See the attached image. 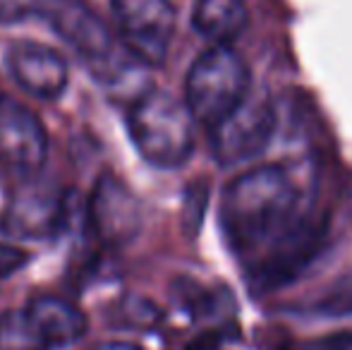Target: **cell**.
Masks as SVG:
<instances>
[{
  "label": "cell",
  "instance_id": "cell-9",
  "mask_svg": "<svg viewBox=\"0 0 352 350\" xmlns=\"http://www.w3.org/2000/svg\"><path fill=\"white\" fill-rule=\"evenodd\" d=\"M87 228L103 248H122L140 233V201L116 175L103 173L87 201Z\"/></svg>",
  "mask_w": 352,
  "mask_h": 350
},
{
  "label": "cell",
  "instance_id": "cell-20",
  "mask_svg": "<svg viewBox=\"0 0 352 350\" xmlns=\"http://www.w3.org/2000/svg\"><path fill=\"white\" fill-rule=\"evenodd\" d=\"M98 350H142V348L135 346V343H103Z\"/></svg>",
  "mask_w": 352,
  "mask_h": 350
},
{
  "label": "cell",
  "instance_id": "cell-8",
  "mask_svg": "<svg viewBox=\"0 0 352 350\" xmlns=\"http://www.w3.org/2000/svg\"><path fill=\"white\" fill-rule=\"evenodd\" d=\"M122 46L144 65H161L175 34L170 0H113Z\"/></svg>",
  "mask_w": 352,
  "mask_h": 350
},
{
  "label": "cell",
  "instance_id": "cell-12",
  "mask_svg": "<svg viewBox=\"0 0 352 350\" xmlns=\"http://www.w3.org/2000/svg\"><path fill=\"white\" fill-rule=\"evenodd\" d=\"M250 22L245 0H199L192 14L197 34L213 46H230Z\"/></svg>",
  "mask_w": 352,
  "mask_h": 350
},
{
  "label": "cell",
  "instance_id": "cell-1",
  "mask_svg": "<svg viewBox=\"0 0 352 350\" xmlns=\"http://www.w3.org/2000/svg\"><path fill=\"white\" fill-rule=\"evenodd\" d=\"M300 190L285 168L259 166L235 177L223 192L221 226L230 250L252 262L302 221Z\"/></svg>",
  "mask_w": 352,
  "mask_h": 350
},
{
  "label": "cell",
  "instance_id": "cell-13",
  "mask_svg": "<svg viewBox=\"0 0 352 350\" xmlns=\"http://www.w3.org/2000/svg\"><path fill=\"white\" fill-rule=\"evenodd\" d=\"M0 350H51L27 309H10L0 317Z\"/></svg>",
  "mask_w": 352,
  "mask_h": 350
},
{
  "label": "cell",
  "instance_id": "cell-4",
  "mask_svg": "<svg viewBox=\"0 0 352 350\" xmlns=\"http://www.w3.org/2000/svg\"><path fill=\"white\" fill-rule=\"evenodd\" d=\"M72 201L60 187L41 180V173L14 182L12 195L0 216V228L10 238H53L67 226Z\"/></svg>",
  "mask_w": 352,
  "mask_h": 350
},
{
  "label": "cell",
  "instance_id": "cell-5",
  "mask_svg": "<svg viewBox=\"0 0 352 350\" xmlns=\"http://www.w3.org/2000/svg\"><path fill=\"white\" fill-rule=\"evenodd\" d=\"M276 132V108L269 96L247 94L242 103L211 127V151L221 166L252 161Z\"/></svg>",
  "mask_w": 352,
  "mask_h": 350
},
{
  "label": "cell",
  "instance_id": "cell-3",
  "mask_svg": "<svg viewBox=\"0 0 352 350\" xmlns=\"http://www.w3.org/2000/svg\"><path fill=\"white\" fill-rule=\"evenodd\" d=\"M250 67L230 46H211L192 63L185 80V106L192 120L218 125L250 94Z\"/></svg>",
  "mask_w": 352,
  "mask_h": 350
},
{
  "label": "cell",
  "instance_id": "cell-18",
  "mask_svg": "<svg viewBox=\"0 0 352 350\" xmlns=\"http://www.w3.org/2000/svg\"><path fill=\"white\" fill-rule=\"evenodd\" d=\"M34 14V0H0V22H17Z\"/></svg>",
  "mask_w": 352,
  "mask_h": 350
},
{
  "label": "cell",
  "instance_id": "cell-17",
  "mask_svg": "<svg viewBox=\"0 0 352 350\" xmlns=\"http://www.w3.org/2000/svg\"><path fill=\"white\" fill-rule=\"evenodd\" d=\"M27 262H29V254L24 250L14 248V245L0 243V281L10 278L14 271H19Z\"/></svg>",
  "mask_w": 352,
  "mask_h": 350
},
{
  "label": "cell",
  "instance_id": "cell-2",
  "mask_svg": "<svg viewBox=\"0 0 352 350\" xmlns=\"http://www.w3.org/2000/svg\"><path fill=\"white\" fill-rule=\"evenodd\" d=\"M127 130L137 151L156 168H180L195 149V120L173 94L148 89L135 98Z\"/></svg>",
  "mask_w": 352,
  "mask_h": 350
},
{
  "label": "cell",
  "instance_id": "cell-15",
  "mask_svg": "<svg viewBox=\"0 0 352 350\" xmlns=\"http://www.w3.org/2000/svg\"><path fill=\"white\" fill-rule=\"evenodd\" d=\"M175 295L180 298V303L185 305L192 312V317H211L216 303H213V295L206 288H201L199 283L190 278H180L175 283Z\"/></svg>",
  "mask_w": 352,
  "mask_h": 350
},
{
  "label": "cell",
  "instance_id": "cell-6",
  "mask_svg": "<svg viewBox=\"0 0 352 350\" xmlns=\"http://www.w3.org/2000/svg\"><path fill=\"white\" fill-rule=\"evenodd\" d=\"M326 238V226L319 221L302 219L290 233H285L278 243L256 254L245 264L247 278L254 290L269 293L283 288L302 274V269L311 264V259L321 252Z\"/></svg>",
  "mask_w": 352,
  "mask_h": 350
},
{
  "label": "cell",
  "instance_id": "cell-14",
  "mask_svg": "<svg viewBox=\"0 0 352 350\" xmlns=\"http://www.w3.org/2000/svg\"><path fill=\"white\" fill-rule=\"evenodd\" d=\"M118 324L125 327H153L161 319V309L146 298L140 295H127L118 303Z\"/></svg>",
  "mask_w": 352,
  "mask_h": 350
},
{
  "label": "cell",
  "instance_id": "cell-19",
  "mask_svg": "<svg viewBox=\"0 0 352 350\" xmlns=\"http://www.w3.org/2000/svg\"><path fill=\"white\" fill-rule=\"evenodd\" d=\"M316 350H352V331L333 333L316 343Z\"/></svg>",
  "mask_w": 352,
  "mask_h": 350
},
{
  "label": "cell",
  "instance_id": "cell-11",
  "mask_svg": "<svg viewBox=\"0 0 352 350\" xmlns=\"http://www.w3.org/2000/svg\"><path fill=\"white\" fill-rule=\"evenodd\" d=\"M29 319L48 348H65L84 336L87 331V317L74 303L60 295H36L29 300L27 307Z\"/></svg>",
  "mask_w": 352,
  "mask_h": 350
},
{
  "label": "cell",
  "instance_id": "cell-7",
  "mask_svg": "<svg viewBox=\"0 0 352 350\" xmlns=\"http://www.w3.org/2000/svg\"><path fill=\"white\" fill-rule=\"evenodd\" d=\"M48 156V135L36 113L10 96L0 98V171L14 182L38 175Z\"/></svg>",
  "mask_w": 352,
  "mask_h": 350
},
{
  "label": "cell",
  "instance_id": "cell-10",
  "mask_svg": "<svg viewBox=\"0 0 352 350\" xmlns=\"http://www.w3.org/2000/svg\"><path fill=\"white\" fill-rule=\"evenodd\" d=\"M8 67L27 94L43 101L63 96L70 80L67 63L56 48L34 41H19L8 48Z\"/></svg>",
  "mask_w": 352,
  "mask_h": 350
},
{
  "label": "cell",
  "instance_id": "cell-16",
  "mask_svg": "<svg viewBox=\"0 0 352 350\" xmlns=\"http://www.w3.org/2000/svg\"><path fill=\"white\" fill-rule=\"evenodd\" d=\"M206 209V185L197 182L187 190V197H185V216H182V223H185L187 233L195 235L197 228L201 223V214Z\"/></svg>",
  "mask_w": 352,
  "mask_h": 350
}]
</instances>
